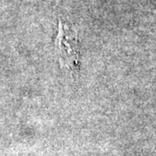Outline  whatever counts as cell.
Returning <instances> with one entry per match:
<instances>
[{
  "instance_id": "cell-1",
  "label": "cell",
  "mask_w": 156,
  "mask_h": 156,
  "mask_svg": "<svg viewBox=\"0 0 156 156\" xmlns=\"http://www.w3.org/2000/svg\"><path fill=\"white\" fill-rule=\"evenodd\" d=\"M55 50L61 69L68 72H75L80 60L77 31L74 26L62 19H58Z\"/></svg>"
}]
</instances>
